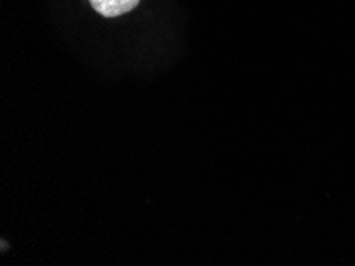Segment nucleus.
Instances as JSON below:
<instances>
[{"label":"nucleus","instance_id":"1","mask_svg":"<svg viewBox=\"0 0 355 266\" xmlns=\"http://www.w3.org/2000/svg\"><path fill=\"white\" fill-rule=\"evenodd\" d=\"M89 3L104 18H118L136 8L141 0H89Z\"/></svg>","mask_w":355,"mask_h":266}]
</instances>
